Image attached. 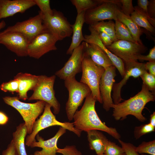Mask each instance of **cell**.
<instances>
[{
    "label": "cell",
    "instance_id": "cell-9",
    "mask_svg": "<svg viewBox=\"0 0 155 155\" xmlns=\"http://www.w3.org/2000/svg\"><path fill=\"white\" fill-rule=\"evenodd\" d=\"M42 15L43 24L47 30L58 40H62L71 36L72 34L71 24L62 12L53 9V14Z\"/></svg>",
    "mask_w": 155,
    "mask_h": 155
},
{
    "label": "cell",
    "instance_id": "cell-1",
    "mask_svg": "<svg viewBox=\"0 0 155 155\" xmlns=\"http://www.w3.org/2000/svg\"><path fill=\"white\" fill-rule=\"evenodd\" d=\"M96 101L91 93L87 96L81 109L77 110L74 115V127L81 131L92 129L101 131L116 140L120 139L121 136L116 129L108 127L99 118L95 108Z\"/></svg>",
    "mask_w": 155,
    "mask_h": 155
},
{
    "label": "cell",
    "instance_id": "cell-40",
    "mask_svg": "<svg viewBox=\"0 0 155 155\" xmlns=\"http://www.w3.org/2000/svg\"><path fill=\"white\" fill-rule=\"evenodd\" d=\"M138 60L140 61H155V46L151 49L149 53L146 55H141L138 57Z\"/></svg>",
    "mask_w": 155,
    "mask_h": 155
},
{
    "label": "cell",
    "instance_id": "cell-34",
    "mask_svg": "<svg viewBox=\"0 0 155 155\" xmlns=\"http://www.w3.org/2000/svg\"><path fill=\"white\" fill-rule=\"evenodd\" d=\"M140 77L142 78L143 83L148 88L149 90L154 94L155 90V76L146 71Z\"/></svg>",
    "mask_w": 155,
    "mask_h": 155
},
{
    "label": "cell",
    "instance_id": "cell-44",
    "mask_svg": "<svg viewBox=\"0 0 155 155\" xmlns=\"http://www.w3.org/2000/svg\"><path fill=\"white\" fill-rule=\"evenodd\" d=\"M145 65L149 73L155 76V61H148L145 63Z\"/></svg>",
    "mask_w": 155,
    "mask_h": 155
},
{
    "label": "cell",
    "instance_id": "cell-36",
    "mask_svg": "<svg viewBox=\"0 0 155 155\" xmlns=\"http://www.w3.org/2000/svg\"><path fill=\"white\" fill-rule=\"evenodd\" d=\"M121 4V11L127 16H130L134 11L132 0H119Z\"/></svg>",
    "mask_w": 155,
    "mask_h": 155
},
{
    "label": "cell",
    "instance_id": "cell-20",
    "mask_svg": "<svg viewBox=\"0 0 155 155\" xmlns=\"http://www.w3.org/2000/svg\"><path fill=\"white\" fill-rule=\"evenodd\" d=\"M84 52L94 63L105 69L113 65L106 53L95 44L84 42Z\"/></svg>",
    "mask_w": 155,
    "mask_h": 155
},
{
    "label": "cell",
    "instance_id": "cell-15",
    "mask_svg": "<svg viewBox=\"0 0 155 155\" xmlns=\"http://www.w3.org/2000/svg\"><path fill=\"white\" fill-rule=\"evenodd\" d=\"M29 42L22 34L17 32H0V44L5 46L18 56H28V47Z\"/></svg>",
    "mask_w": 155,
    "mask_h": 155
},
{
    "label": "cell",
    "instance_id": "cell-43",
    "mask_svg": "<svg viewBox=\"0 0 155 155\" xmlns=\"http://www.w3.org/2000/svg\"><path fill=\"white\" fill-rule=\"evenodd\" d=\"M148 11L150 17L155 20V0L149 1L148 6Z\"/></svg>",
    "mask_w": 155,
    "mask_h": 155
},
{
    "label": "cell",
    "instance_id": "cell-50",
    "mask_svg": "<svg viewBox=\"0 0 155 155\" xmlns=\"http://www.w3.org/2000/svg\"><path fill=\"white\" fill-rule=\"evenodd\" d=\"M122 155H127V154L125 152Z\"/></svg>",
    "mask_w": 155,
    "mask_h": 155
},
{
    "label": "cell",
    "instance_id": "cell-4",
    "mask_svg": "<svg viewBox=\"0 0 155 155\" xmlns=\"http://www.w3.org/2000/svg\"><path fill=\"white\" fill-rule=\"evenodd\" d=\"M51 107L49 104L45 103L42 115L35 121L31 133L26 137L25 142L26 145L30 147L32 143L36 141L35 138L39 131L53 126H58L63 127L73 132L78 137L80 136L82 131L76 129L73 123L61 122L58 121L51 111Z\"/></svg>",
    "mask_w": 155,
    "mask_h": 155
},
{
    "label": "cell",
    "instance_id": "cell-49",
    "mask_svg": "<svg viewBox=\"0 0 155 155\" xmlns=\"http://www.w3.org/2000/svg\"><path fill=\"white\" fill-rule=\"evenodd\" d=\"M141 155H147L145 154H141Z\"/></svg>",
    "mask_w": 155,
    "mask_h": 155
},
{
    "label": "cell",
    "instance_id": "cell-39",
    "mask_svg": "<svg viewBox=\"0 0 155 155\" xmlns=\"http://www.w3.org/2000/svg\"><path fill=\"white\" fill-rule=\"evenodd\" d=\"M148 3L149 1L148 0H138L137 1V6L150 19V23L155 28V20L150 18L148 13Z\"/></svg>",
    "mask_w": 155,
    "mask_h": 155
},
{
    "label": "cell",
    "instance_id": "cell-41",
    "mask_svg": "<svg viewBox=\"0 0 155 155\" xmlns=\"http://www.w3.org/2000/svg\"><path fill=\"white\" fill-rule=\"evenodd\" d=\"M98 33L100 40L106 46L111 45L113 42L111 38L107 34L101 32Z\"/></svg>",
    "mask_w": 155,
    "mask_h": 155
},
{
    "label": "cell",
    "instance_id": "cell-2",
    "mask_svg": "<svg viewBox=\"0 0 155 155\" xmlns=\"http://www.w3.org/2000/svg\"><path fill=\"white\" fill-rule=\"evenodd\" d=\"M155 99L154 94L150 91L143 83L142 89L137 94L129 99L111 106L113 109L112 116L117 121L126 119L129 115L134 116L139 121H145L146 119L142 114L146 104Z\"/></svg>",
    "mask_w": 155,
    "mask_h": 155
},
{
    "label": "cell",
    "instance_id": "cell-45",
    "mask_svg": "<svg viewBox=\"0 0 155 155\" xmlns=\"http://www.w3.org/2000/svg\"><path fill=\"white\" fill-rule=\"evenodd\" d=\"M9 118L3 112L0 111V125H4L8 122Z\"/></svg>",
    "mask_w": 155,
    "mask_h": 155
},
{
    "label": "cell",
    "instance_id": "cell-23",
    "mask_svg": "<svg viewBox=\"0 0 155 155\" xmlns=\"http://www.w3.org/2000/svg\"><path fill=\"white\" fill-rule=\"evenodd\" d=\"M86 132L90 149L95 150L97 154H104L108 141L106 137L97 130H90Z\"/></svg>",
    "mask_w": 155,
    "mask_h": 155
},
{
    "label": "cell",
    "instance_id": "cell-24",
    "mask_svg": "<svg viewBox=\"0 0 155 155\" xmlns=\"http://www.w3.org/2000/svg\"><path fill=\"white\" fill-rule=\"evenodd\" d=\"M28 134L27 129L24 123L17 127L13 133V141L18 155H27L25 147V139Z\"/></svg>",
    "mask_w": 155,
    "mask_h": 155
},
{
    "label": "cell",
    "instance_id": "cell-3",
    "mask_svg": "<svg viewBox=\"0 0 155 155\" xmlns=\"http://www.w3.org/2000/svg\"><path fill=\"white\" fill-rule=\"evenodd\" d=\"M105 70L102 67L94 63L84 52L82 61V74L80 82L87 85L96 101L102 104L99 90V84Z\"/></svg>",
    "mask_w": 155,
    "mask_h": 155
},
{
    "label": "cell",
    "instance_id": "cell-21",
    "mask_svg": "<svg viewBox=\"0 0 155 155\" xmlns=\"http://www.w3.org/2000/svg\"><path fill=\"white\" fill-rule=\"evenodd\" d=\"M39 75H36L27 73H19L14 77L19 82L18 98L25 100L28 98L27 92L33 90L36 86L38 79Z\"/></svg>",
    "mask_w": 155,
    "mask_h": 155
},
{
    "label": "cell",
    "instance_id": "cell-46",
    "mask_svg": "<svg viewBox=\"0 0 155 155\" xmlns=\"http://www.w3.org/2000/svg\"><path fill=\"white\" fill-rule=\"evenodd\" d=\"M153 126L155 127V112H154L150 116V122L149 123Z\"/></svg>",
    "mask_w": 155,
    "mask_h": 155
},
{
    "label": "cell",
    "instance_id": "cell-26",
    "mask_svg": "<svg viewBox=\"0 0 155 155\" xmlns=\"http://www.w3.org/2000/svg\"><path fill=\"white\" fill-rule=\"evenodd\" d=\"M134 11L131 15L130 17L133 21L139 26L145 29L154 35L155 34V28L150 23L148 17L137 6L134 7Z\"/></svg>",
    "mask_w": 155,
    "mask_h": 155
},
{
    "label": "cell",
    "instance_id": "cell-7",
    "mask_svg": "<svg viewBox=\"0 0 155 155\" xmlns=\"http://www.w3.org/2000/svg\"><path fill=\"white\" fill-rule=\"evenodd\" d=\"M56 78L55 75L51 76L39 75L38 83L33 90V93L28 98L29 101L38 100L49 104L55 114L59 113L60 104L56 98L53 87Z\"/></svg>",
    "mask_w": 155,
    "mask_h": 155
},
{
    "label": "cell",
    "instance_id": "cell-6",
    "mask_svg": "<svg viewBox=\"0 0 155 155\" xmlns=\"http://www.w3.org/2000/svg\"><path fill=\"white\" fill-rule=\"evenodd\" d=\"M64 85L69 92V97L65 105V111L68 120L71 121L79 107L84 99L91 93L86 84L78 81L75 78L64 80Z\"/></svg>",
    "mask_w": 155,
    "mask_h": 155
},
{
    "label": "cell",
    "instance_id": "cell-33",
    "mask_svg": "<svg viewBox=\"0 0 155 155\" xmlns=\"http://www.w3.org/2000/svg\"><path fill=\"white\" fill-rule=\"evenodd\" d=\"M19 81L15 78L7 82L3 83L0 86L1 90L5 92H9L12 93L16 92L18 93Z\"/></svg>",
    "mask_w": 155,
    "mask_h": 155
},
{
    "label": "cell",
    "instance_id": "cell-30",
    "mask_svg": "<svg viewBox=\"0 0 155 155\" xmlns=\"http://www.w3.org/2000/svg\"><path fill=\"white\" fill-rule=\"evenodd\" d=\"M135 150L139 154H148L155 155V140L143 142L137 147H136Z\"/></svg>",
    "mask_w": 155,
    "mask_h": 155
},
{
    "label": "cell",
    "instance_id": "cell-12",
    "mask_svg": "<svg viewBox=\"0 0 155 155\" xmlns=\"http://www.w3.org/2000/svg\"><path fill=\"white\" fill-rule=\"evenodd\" d=\"M57 41V38L48 31L39 34L28 44V56L39 59L49 51L56 50L55 44Z\"/></svg>",
    "mask_w": 155,
    "mask_h": 155
},
{
    "label": "cell",
    "instance_id": "cell-16",
    "mask_svg": "<svg viewBox=\"0 0 155 155\" xmlns=\"http://www.w3.org/2000/svg\"><path fill=\"white\" fill-rule=\"evenodd\" d=\"M116 68L113 65L106 69L101 78L99 84V90L102 99L103 108L108 111L113 102L111 97V92L114 79L116 75Z\"/></svg>",
    "mask_w": 155,
    "mask_h": 155
},
{
    "label": "cell",
    "instance_id": "cell-18",
    "mask_svg": "<svg viewBox=\"0 0 155 155\" xmlns=\"http://www.w3.org/2000/svg\"><path fill=\"white\" fill-rule=\"evenodd\" d=\"M35 5L33 0H0V19L24 13Z\"/></svg>",
    "mask_w": 155,
    "mask_h": 155
},
{
    "label": "cell",
    "instance_id": "cell-27",
    "mask_svg": "<svg viewBox=\"0 0 155 155\" xmlns=\"http://www.w3.org/2000/svg\"><path fill=\"white\" fill-rule=\"evenodd\" d=\"M90 26L98 32H103L108 35L113 42L118 40L117 38L115 31V23L112 20L107 22L102 21Z\"/></svg>",
    "mask_w": 155,
    "mask_h": 155
},
{
    "label": "cell",
    "instance_id": "cell-35",
    "mask_svg": "<svg viewBox=\"0 0 155 155\" xmlns=\"http://www.w3.org/2000/svg\"><path fill=\"white\" fill-rule=\"evenodd\" d=\"M36 5L39 8L40 11L43 15H51L53 13V10L51 9L49 0H33Z\"/></svg>",
    "mask_w": 155,
    "mask_h": 155
},
{
    "label": "cell",
    "instance_id": "cell-38",
    "mask_svg": "<svg viewBox=\"0 0 155 155\" xmlns=\"http://www.w3.org/2000/svg\"><path fill=\"white\" fill-rule=\"evenodd\" d=\"M118 141L127 155H140L136 150V146L132 144L125 142L120 139Z\"/></svg>",
    "mask_w": 155,
    "mask_h": 155
},
{
    "label": "cell",
    "instance_id": "cell-48",
    "mask_svg": "<svg viewBox=\"0 0 155 155\" xmlns=\"http://www.w3.org/2000/svg\"><path fill=\"white\" fill-rule=\"evenodd\" d=\"M96 155H106L104 154H97Z\"/></svg>",
    "mask_w": 155,
    "mask_h": 155
},
{
    "label": "cell",
    "instance_id": "cell-10",
    "mask_svg": "<svg viewBox=\"0 0 155 155\" xmlns=\"http://www.w3.org/2000/svg\"><path fill=\"white\" fill-rule=\"evenodd\" d=\"M106 47L124 63L137 61L139 57L148 50L143 44L121 40H118Z\"/></svg>",
    "mask_w": 155,
    "mask_h": 155
},
{
    "label": "cell",
    "instance_id": "cell-17",
    "mask_svg": "<svg viewBox=\"0 0 155 155\" xmlns=\"http://www.w3.org/2000/svg\"><path fill=\"white\" fill-rule=\"evenodd\" d=\"M66 131L65 128L60 127L54 136L45 140L37 134L36 136L37 142L36 141L33 142L30 147H40L42 149L40 151L35 152L33 154L31 155H57V151L59 148L57 146L58 140Z\"/></svg>",
    "mask_w": 155,
    "mask_h": 155
},
{
    "label": "cell",
    "instance_id": "cell-14",
    "mask_svg": "<svg viewBox=\"0 0 155 155\" xmlns=\"http://www.w3.org/2000/svg\"><path fill=\"white\" fill-rule=\"evenodd\" d=\"M84 44V42H83L73 50L71 57L63 67L55 72V76L65 80L69 78H75L77 73L82 72Z\"/></svg>",
    "mask_w": 155,
    "mask_h": 155
},
{
    "label": "cell",
    "instance_id": "cell-22",
    "mask_svg": "<svg viewBox=\"0 0 155 155\" xmlns=\"http://www.w3.org/2000/svg\"><path fill=\"white\" fill-rule=\"evenodd\" d=\"M85 12L83 11L78 14L75 23L71 25L73 35L71 43L66 52L67 55H71L73 50L78 46L82 42L85 41L82 29L83 24L85 23Z\"/></svg>",
    "mask_w": 155,
    "mask_h": 155
},
{
    "label": "cell",
    "instance_id": "cell-37",
    "mask_svg": "<svg viewBox=\"0 0 155 155\" xmlns=\"http://www.w3.org/2000/svg\"><path fill=\"white\" fill-rule=\"evenodd\" d=\"M57 152L62 155H83L74 145L66 146L63 148H59Z\"/></svg>",
    "mask_w": 155,
    "mask_h": 155
},
{
    "label": "cell",
    "instance_id": "cell-42",
    "mask_svg": "<svg viewBox=\"0 0 155 155\" xmlns=\"http://www.w3.org/2000/svg\"><path fill=\"white\" fill-rule=\"evenodd\" d=\"M2 155H18L12 140L7 149L3 151Z\"/></svg>",
    "mask_w": 155,
    "mask_h": 155
},
{
    "label": "cell",
    "instance_id": "cell-8",
    "mask_svg": "<svg viewBox=\"0 0 155 155\" xmlns=\"http://www.w3.org/2000/svg\"><path fill=\"white\" fill-rule=\"evenodd\" d=\"M119 0H103L96 7L86 11L85 13V23L91 25L104 20H117V11L121 9Z\"/></svg>",
    "mask_w": 155,
    "mask_h": 155
},
{
    "label": "cell",
    "instance_id": "cell-47",
    "mask_svg": "<svg viewBox=\"0 0 155 155\" xmlns=\"http://www.w3.org/2000/svg\"><path fill=\"white\" fill-rule=\"evenodd\" d=\"M6 26V23L3 20L0 22V30L4 28Z\"/></svg>",
    "mask_w": 155,
    "mask_h": 155
},
{
    "label": "cell",
    "instance_id": "cell-13",
    "mask_svg": "<svg viewBox=\"0 0 155 155\" xmlns=\"http://www.w3.org/2000/svg\"><path fill=\"white\" fill-rule=\"evenodd\" d=\"M124 63L125 75L119 82L113 84L112 88V99L115 104L120 103L123 100L121 95V90L128 79L131 77L137 78L147 71L145 63L139 62L137 61Z\"/></svg>",
    "mask_w": 155,
    "mask_h": 155
},
{
    "label": "cell",
    "instance_id": "cell-31",
    "mask_svg": "<svg viewBox=\"0 0 155 155\" xmlns=\"http://www.w3.org/2000/svg\"><path fill=\"white\" fill-rule=\"evenodd\" d=\"M155 127L149 123L136 126L133 131L134 137L136 139L140 138L143 135L155 131Z\"/></svg>",
    "mask_w": 155,
    "mask_h": 155
},
{
    "label": "cell",
    "instance_id": "cell-32",
    "mask_svg": "<svg viewBox=\"0 0 155 155\" xmlns=\"http://www.w3.org/2000/svg\"><path fill=\"white\" fill-rule=\"evenodd\" d=\"M124 153L122 147L108 140L106 145L104 154L106 155H122Z\"/></svg>",
    "mask_w": 155,
    "mask_h": 155
},
{
    "label": "cell",
    "instance_id": "cell-11",
    "mask_svg": "<svg viewBox=\"0 0 155 155\" xmlns=\"http://www.w3.org/2000/svg\"><path fill=\"white\" fill-rule=\"evenodd\" d=\"M4 31L20 33L29 43L38 35L48 31L43 24L42 15L40 11L35 16L24 21L18 22L13 26L8 27Z\"/></svg>",
    "mask_w": 155,
    "mask_h": 155
},
{
    "label": "cell",
    "instance_id": "cell-5",
    "mask_svg": "<svg viewBox=\"0 0 155 155\" xmlns=\"http://www.w3.org/2000/svg\"><path fill=\"white\" fill-rule=\"evenodd\" d=\"M3 99L6 104L16 109L20 114L27 127L28 134H30L36 119L43 112L46 102L38 100L34 103H25L20 101L18 96H5Z\"/></svg>",
    "mask_w": 155,
    "mask_h": 155
},
{
    "label": "cell",
    "instance_id": "cell-28",
    "mask_svg": "<svg viewBox=\"0 0 155 155\" xmlns=\"http://www.w3.org/2000/svg\"><path fill=\"white\" fill-rule=\"evenodd\" d=\"M115 29L116 36L118 40L128 41L136 43L127 28L118 19L115 20Z\"/></svg>",
    "mask_w": 155,
    "mask_h": 155
},
{
    "label": "cell",
    "instance_id": "cell-19",
    "mask_svg": "<svg viewBox=\"0 0 155 155\" xmlns=\"http://www.w3.org/2000/svg\"><path fill=\"white\" fill-rule=\"evenodd\" d=\"M89 30L90 34L84 36L85 42L95 44L98 46L106 54L113 65L117 69L122 78L125 75L124 63L123 60L111 52L102 43L100 40L98 32L90 26Z\"/></svg>",
    "mask_w": 155,
    "mask_h": 155
},
{
    "label": "cell",
    "instance_id": "cell-25",
    "mask_svg": "<svg viewBox=\"0 0 155 155\" xmlns=\"http://www.w3.org/2000/svg\"><path fill=\"white\" fill-rule=\"evenodd\" d=\"M121 9L117 11V19L124 24L128 29L136 43L143 44L140 38L143 31L137 25L131 18L130 16H127L123 14Z\"/></svg>",
    "mask_w": 155,
    "mask_h": 155
},
{
    "label": "cell",
    "instance_id": "cell-29",
    "mask_svg": "<svg viewBox=\"0 0 155 155\" xmlns=\"http://www.w3.org/2000/svg\"><path fill=\"white\" fill-rule=\"evenodd\" d=\"M103 0H71L75 7L77 14L92 9L101 4Z\"/></svg>",
    "mask_w": 155,
    "mask_h": 155
}]
</instances>
